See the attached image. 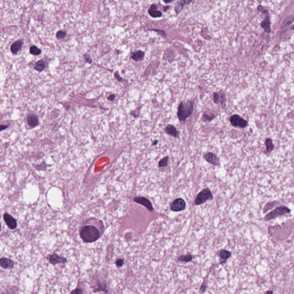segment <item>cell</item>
<instances>
[{
  "label": "cell",
  "instance_id": "cell-24",
  "mask_svg": "<svg viewBox=\"0 0 294 294\" xmlns=\"http://www.w3.org/2000/svg\"><path fill=\"white\" fill-rule=\"evenodd\" d=\"M167 162H168V157H166V158L161 159L159 161V163H158V166L160 167H166L167 165Z\"/></svg>",
  "mask_w": 294,
  "mask_h": 294
},
{
  "label": "cell",
  "instance_id": "cell-7",
  "mask_svg": "<svg viewBox=\"0 0 294 294\" xmlns=\"http://www.w3.org/2000/svg\"><path fill=\"white\" fill-rule=\"evenodd\" d=\"M4 219L8 227L10 229H15L17 226V221L15 218L8 213H5L4 215Z\"/></svg>",
  "mask_w": 294,
  "mask_h": 294
},
{
  "label": "cell",
  "instance_id": "cell-17",
  "mask_svg": "<svg viewBox=\"0 0 294 294\" xmlns=\"http://www.w3.org/2000/svg\"><path fill=\"white\" fill-rule=\"evenodd\" d=\"M144 56V53L143 51H138L132 54V58L135 61H140V60H142L143 59Z\"/></svg>",
  "mask_w": 294,
  "mask_h": 294
},
{
  "label": "cell",
  "instance_id": "cell-14",
  "mask_svg": "<svg viewBox=\"0 0 294 294\" xmlns=\"http://www.w3.org/2000/svg\"><path fill=\"white\" fill-rule=\"evenodd\" d=\"M23 40H20L13 43L11 46V51L13 53H17L21 49L23 45Z\"/></svg>",
  "mask_w": 294,
  "mask_h": 294
},
{
  "label": "cell",
  "instance_id": "cell-28",
  "mask_svg": "<svg viewBox=\"0 0 294 294\" xmlns=\"http://www.w3.org/2000/svg\"><path fill=\"white\" fill-rule=\"evenodd\" d=\"M173 1V0H164V1L166 3H167V4H168V3H170V2H171Z\"/></svg>",
  "mask_w": 294,
  "mask_h": 294
},
{
  "label": "cell",
  "instance_id": "cell-27",
  "mask_svg": "<svg viewBox=\"0 0 294 294\" xmlns=\"http://www.w3.org/2000/svg\"><path fill=\"white\" fill-rule=\"evenodd\" d=\"M71 293H74V294H82V291L80 289H76L74 291H72Z\"/></svg>",
  "mask_w": 294,
  "mask_h": 294
},
{
  "label": "cell",
  "instance_id": "cell-12",
  "mask_svg": "<svg viewBox=\"0 0 294 294\" xmlns=\"http://www.w3.org/2000/svg\"><path fill=\"white\" fill-rule=\"evenodd\" d=\"M213 99L214 102L218 104L221 103V104H224L225 101V97L224 93H215L213 96Z\"/></svg>",
  "mask_w": 294,
  "mask_h": 294
},
{
  "label": "cell",
  "instance_id": "cell-21",
  "mask_svg": "<svg viewBox=\"0 0 294 294\" xmlns=\"http://www.w3.org/2000/svg\"><path fill=\"white\" fill-rule=\"evenodd\" d=\"M231 255H232V254L230 252L227 251L225 250H222L219 253V256L221 257V258L225 260H226L227 258L230 257Z\"/></svg>",
  "mask_w": 294,
  "mask_h": 294
},
{
  "label": "cell",
  "instance_id": "cell-19",
  "mask_svg": "<svg viewBox=\"0 0 294 294\" xmlns=\"http://www.w3.org/2000/svg\"><path fill=\"white\" fill-rule=\"evenodd\" d=\"M265 143V145H266V150L268 152H270L273 150L274 146H273V144L271 138L266 139Z\"/></svg>",
  "mask_w": 294,
  "mask_h": 294
},
{
  "label": "cell",
  "instance_id": "cell-3",
  "mask_svg": "<svg viewBox=\"0 0 294 294\" xmlns=\"http://www.w3.org/2000/svg\"><path fill=\"white\" fill-rule=\"evenodd\" d=\"M290 212L291 210L286 206H279L276 207L273 210L270 212L268 214H267L265 216L264 219L266 221H268L271 219L275 218L280 216H283L286 214H288Z\"/></svg>",
  "mask_w": 294,
  "mask_h": 294
},
{
  "label": "cell",
  "instance_id": "cell-9",
  "mask_svg": "<svg viewBox=\"0 0 294 294\" xmlns=\"http://www.w3.org/2000/svg\"><path fill=\"white\" fill-rule=\"evenodd\" d=\"M1 266L4 269H12L14 267V262L7 258H1L0 260Z\"/></svg>",
  "mask_w": 294,
  "mask_h": 294
},
{
  "label": "cell",
  "instance_id": "cell-26",
  "mask_svg": "<svg viewBox=\"0 0 294 294\" xmlns=\"http://www.w3.org/2000/svg\"><path fill=\"white\" fill-rule=\"evenodd\" d=\"M124 264V260L122 259H118L117 261H116V265L118 267H121Z\"/></svg>",
  "mask_w": 294,
  "mask_h": 294
},
{
  "label": "cell",
  "instance_id": "cell-4",
  "mask_svg": "<svg viewBox=\"0 0 294 294\" xmlns=\"http://www.w3.org/2000/svg\"><path fill=\"white\" fill-rule=\"evenodd\" d=\"M213 196L210 190L209 189H205L200 192L197 196L196 199L195 200V204L196 205L204 204L207 201L211 199Z\"/></svg>",
  "mask_w": 294,
  "mask_h": 294
},
{
  "label": "cell",
  "instance_id": "cell-22",
  "mask_svg": "<svg viewBox=\"0 0 294 294\" xmlns=\"http://www.w3.org/2000/svg\"><path fill=\"white\" fill-rule=\"evenodd\" d=\"M30 53L34 55H38L41 53V50L35 46H32L30 48Z\"/></svg>",
  "mask_w": 294,
  "mask_h": 294
},
{
  "label": "cell",
  "instance_id": "cell-13",
  "mask_svg": "<svg viewBox=\"0 0 294 294\" xmlns=\"http://www.w3.org/2000/svg\"><path fill=\"white\" fill-rule=\"evenodd\" d=\"M149 13L152 17H160L162 15L161 12L157 10V7L155 5H151L149 9Z\"/></svg>",
  "mask_w": 294,
  "mask_h": 294
},
{
  "label": "cell",
  "instance_id": "cell-8",
  "mask_svg": "<svg viewBox=\"0 0 294 294\" xmlns=\"http://www.w3.org/2000/svg\"><path fill=\"white\" fill-rule=\"evenodd\" d=\"M134 201L136 202V203L141 204L142 205L144 206L148 210L150 211H153V208L152 207V205L151 204L150 201L147 199L146 198L144 197H135L134 198Z\"/></svg>",
  "mask_w": 294,
  "mask_h": 294
},
{
  "label": "cell",
  "instance_id": "cell-18",
  "mask_svg": "<svg viewBox=\"0 0 294 294\" xmlns=\"http://www.w3.org/2000/svg\"><path fill=\"white\" fill-rule=\"evenodd\" d=\"M45 67V62L44 61H39L36 63L35 68L38 71H43Z\"/></svg>",
  "mask_w": 294,
  "mask_h": 294
},
{
  "label": "cell",
  "instance_id": "cell-2",
  "mask_svg": "<svg viewBox=\"0 0 294 294\" xmlns=\"http://www.w3.org/2000/svg\"><path fill=\"white\" fill-rule=\"evenodd\" d=\"M194 104L193 102H181L178 110V116L181 121H185L193 110Z\"/></svg>",
  "mask_w": 294,
  "mask_h": 294
},
{
  "label": "cell",
  "instance_id": "cell-29",
  "mask_svg": "<svg viewBox=\"0 0 294 294\" xmlns=\"http://www.w3.org/2000/svg\"><path fill=\"white\" fill-rule=\"evenodd\" d=\"M265 294H273V291H268L265 292Z\"/></svg>",
  "mask_w": 294,
  "mask_h": 294
},
{
  "label": "cell",
  "instance_id": "cell-16",
  "mask_svg": "<svg viewBox=\"0 0 294 294\" xmlns=\"http://www.w3.org/2000/svg\"><path fill=\"white\" fill-rule=\"evenodd\" d=\"M28 122L30 127H35L38 124V119L36 116L33 115L30 116L28 118Z\"/></svg>",
  "mask_w": 294,
  "mask_h": 294
},
{
  "label": "cell",
  "instance_id": "cell-23",
  "mask_svg": "<svg viewBox=\"0 0 294 294\" xmlns=\"http://www.w3.org/2000/svg\"><path fill=\"white\" fill-rule=\"evenodd\" d=\"M179 260L181 261H185V262H189L192 260V257L190 255H187L186 256H181L179 258Z\"/></svg>",
  "mask_w": 294,
  "mask_h": 294
},
{
  "label": "cell",
  "instance_id": "cell-20",
  "mask_svg": "<svg viewBox=\"0 0 294 294\" xmlns=\"http://www.w3.org/2000/svg\"><path fill=\"white\" fill-rule=\"evenodd\" d=\"M261 27L264 28L266 32H270L271 29H270V22L269 19L267 17L265 19V20L261 24Z\"/></svg>",
  "mask_w": 294,
  "mask_h": 294
},
{
  "label": "cell",
  "instance_id": "cell-11",
  "mask_svg": "<svg viewBox=\"0 0 294 294\" xmlns=\"http://www.w3.org/2000/svg\"><path fill=\"white\" fill-rule=\"evenodd\" d=\"M204 158L206 159V161H207L209 163H211V164H217L218 163V157L215 154L211 153V152L206 153L204 155Z\"/></svg>",
  "mask_w": 294,
  "mask_h": 294
},
{
  "label": "cell",
  "instance_id": "cell-25",
  "mask_svg": "<svg viewBox=\"0 0 294 294\" xmlns=\"http://www.w3.org/2000/svg\"><path fill=\"white\" fill-rule=\"evenodd\" d=\"M66 32H63V31H60V32H59L57 33V35H56L57 37L58 38H60V39H62V38H64V37L66 36Z\"/></svg>",
  "mask_w": 294,
  "mask_h": 294
},
{
  "label": "cell",
  "instance_id": "cell-15",
  "mask_svg": "<svg viewBox=\"0 0 294 294\" xmlns=\"http://www.w3.org/2000/svg\"><path fill=\"white\" fill-rule=\"evenodd\" d=\"M166 133H168V135L173 136L175 137H176L177 135H178L176 129L175 128V127H174L173 126L171 125H169L166 127Z\"/></svg>",
  "mask_w": 294,
  "mask_h": 294
},
{
  "label": "cell",
  "instance_id": "cell-5",
  "mask_svg": "<svg viewBox=\"0 0 294 294\" xmlns=\"http://www.w3.org/2000/svg\"><path fill=\"white\" fill-rule=\"evenodd\" d=\"M230 121L232 125L234 127H238L241 128H244L247 127L248 122L245 119L242 118L240 116L235 114L231 116L230 118Z\"/></svg>",
  "mask_w": 294,
  "mask_h": 294
},
{
  "label": "cell",
  "instance_id": "cell-10",
  "mask_svg": "<svg viewBox=\"0 0 294 294\" xmlns=\"http://www.w3.org/2000/svg\"><path fill=\"white\" fill-rule=\"evenodd\" d=\"M49 260L50 263L53 264H56L61 263H65L67 262V260L65 258L59 256L56 254L51 255L49 257Z\"/></svg>",
  "mask_w": 294,
  "mask_h": 294
},
{
  "label": "cell",
  "instance_id": "cell-6",
  "mask_svg": "<svg viewBox=\"0 0 294 294\" xmlns=\"http://www.w3.org/2000/svg\"><path fill=\"white\" fill-rule=\"evenodd\" d=\"M186 208V203L184 201L178 198L174 201L171 205V210L173 211H180L183 210Z\"/></svg>",
  "mask_w": 294,
  "mask_h": 294
},
{
  "label": "cell",
  "instance_id": "cell-1",
  "mask_svg": "<svg viewBox=\"0 0 294 294\" xmlns=\"http://www.w3.org/2000/svg\"><path fill=\"white\" fill-rule=\"evenodd\" d=\"M103 222L96 218L86 219L79 227V233L81 239L86 243L96 241L104 232Z\"/></svg>",
  "mask_w": 294,
  "mask_h": 294
}]
</instances>
